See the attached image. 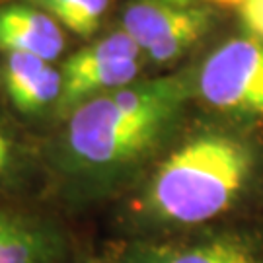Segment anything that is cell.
<instances>
[{
	"mask_svg": "<svg viewBox=\"0 0 263 263\" xmlns=\"http://www.w3.org/2000/svg\"><path fill=\"white\" fill-rule=\"evenodd\" d=\"M199 96L220 111L263 119V41L228 39L197 74Z\"/></svg>",
	"mask_w": 263,
	"mask_h": 263,
	"instance_id": "5",
	"label": "cell"
},
{
	"mask_svg": "<svg viewBox=\"0 0 263 263\" xmlns=\"http://www.w3.org/2000/svg\"><path fill=\"white\" fill-rule=\"evenodd\" d=\"M0 84L20 113L35 117L53 111L63 90L61 68L39 57L6 53L0 65Z\"/></svg>",
	"mask_w": 263,
	"mask_h": 263,
	"instance_id": "6",
	"label": "cell"
},
{
	"mask_svg": "<svg viewBox=\"0 0 263 263\" xmlns=\"http://www.w3.org/2000/svg\"><path fill=\"white\" fill-rule=\"evenodd\" d=\"M144 61L141 49L123 29L76 51L61 66L63 90L55 117L65 121L88 100L137 82Z\"/></svg>",
	"mask_w": 263,
	"mask_h": 263,
	"instance_id": "3",
	"label": "cell"
},
{
	"mask_svg": "<svg viewBox=\"0 0 263 263\" xmlns=\"http://www.w3.org/2000/svg\"><path fill=\"white\" fill-rule=\"evenodd\" d=\"M215 24V8L205 4H170L139 0L129 4L121 29L152 65H170L207 35Z\"/></svg>",
	"mask_w": 263,
	"mask_h": 263,
	"instance_id": "4",
	"label": "cell"
},
{
	"mask_svg": "<svg viewBox=\"0 0 263 263\" xmlns=\"http://www.w3.org/2000/svg\"><path fill=\"white\" fill-rule=\"evenodd\" d=\"M65 47L61 24L43 10L22 0L0 6V53H26L53 63Z\"/></svg>",
	"mask_w": 263,
	"mask_h": 263,
	"instance_id": "8",
	"label": "cell"
},
{
	"mask_svg": "<svg viewBox=\"0 0 263 263\" xmlns=\"http://www.w3.org/2000/svg\"><path fill=\"white\" fill-rule=\"evenodd\" d=\"M238 10L244 26L252 31V35L263 41V0H244Z\"/></svg>",
	"mask_w": 263,
	"mask_h": 263,
	"instance_id": "12",
	"label": "cell"
},
{
	"mask_svg": "<svg viewBox=\"0 0 263 263\" xmlns=\"http://www.w3.org/2000/svg\"><path fill=\"white\" fill-rule=\"evenodd\" d=\"M189 92L187 78L176 74L137 80L76 107L51 154L63 189L98 199L129 183L168 137Z\"/></svg>",
	"mask_w": 263,
	"mask_h": 263,
	"instance_id": "1",
	"label": "cell"
},
{
	"mask_svg": "<svg viewBox=\"0 0 263 263\" xmlns=\"http://www.w3.org/2000/svg\"><path fill=\"white\" fill-rule=\"evenodd\" d=\"M259 168L255 146L211 131L181 142L152 172L135 211L152 226L187 228L215 220L250 189Z\"/></svg>",
	"mask_w": 263,
	"mask_h": 263,
	"instance_id": "2",
	"label": "cell"
},
{
	"mask_svg": "<svg viewBox=\"0 0 263 263\" xmlns=\"http://www.w3.org/2000/svg\"><path fill=\"white\" fill-rule=\"evenodd\" d=\"M35 8L43 10L61 24V28L72 31L80 37L96 33L111 0H22Z\"/></svg>",
	"mask_w": 263,
	"mask_h": 263,
	"instance_id": "10",
	"label": "cell"
},
{
	"mask_svg": "<svg viewBox=\"0 0 263 263\" xmlns=\"http://www.w3.org/2000/svg\"><path fill=\"white\" fill-rule=\"evenodd\" d=\"M63 234L43 218L0 209V263H61Z\"/></svg>",
	"mask_w": 263,
	"mask_h": 263,
	"instance_id": "9",
	"label": "cell"
},
{
	"mask_svg": "<svg viewBox=\"0 0 263 263\" xmlns=\"http://www.w3.org/2000/svg\"><path fill=\"white\" fill-rule=\"evenodd\" d=\"M127 263H263V250L242 234H215L191 242L139 244Z\"/></svg>",
	"mask_w": 263,
	"mask_h": 263,
	"instance_id": "7",
	"label": "cell"
},
{
	"mask_svg": "<svg viewBox=\"0 0 263 263\" xmlns=\"http://www.w3.org/2000/svg\"><path fill=\"white\" fill-rule=\"evenodd\" d=\"M24 148L16 135L4 123H0V181L12 179L24 166Z\"/></svg>",
	"mask_w": 263,
	"mask_h": 263,
	"instance_id": "11",
	"label": "cell"
},
{
	"mask_svg": "<svg viewBox=\"0 0 263 263\" xmlns=\"http://www.w3.org/2000/svg\"><path fill=\"white\" fill-rule=\"evenodd\" d=\"M170 4H179V6H189V4H205V6H238L244 0H162Z\"/></svg>",
	"mask_w": 263,
	"mask_h": 263,
	"instance_id": "13",
	"label": "cell"
}]
</instances>
